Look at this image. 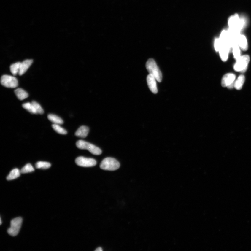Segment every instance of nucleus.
Segmentation results:
<instances>
[{
	"label": "nucleus",
	"instance_id": "obj_19",
	"mask_svg": "<svg viewBox=\"0 0 251 251\" xmlns=\"http://www.w3.org/2000/svg\"><path fill=\"white\" fill-rule=\"evenodd\" d=\"M48 119L54 124L61 125L63 124V119L57 115L53 114H49L47 116Z\"/></svg>",
	"mask_w": 251,
	"mask_h": 251
},
{
	"label": "nucleus",
	"instance_id": "obj_14",
	"mask_svg": "<svg viewBox=\"0 0 251 251\" xmlns=\"http://www.w3.org/2000/svg\"><path fill=\"white\" fill-rule=\"evenodd\" d=\"M89 129L88 127L84 126H81L77 131L75 133V135L77 137L81 138H85L88 135Z\"/></svg>",
	"mask_w": 251,
	"mask_h": 251
},
{
	"label": "nucleus",
	"instance_id": "obj_16",
	"mask_svg": "<svg viewBox=\"0 0 251 251\" xmlns=\"http://www.w3.org/2000/svg\"><path fill=\"white\" fill-rule=\"evenodd\" d=\"M245 80V77L244 75H242L239 76L236 81L235 82L234 84L235 88L238 90H240L242 88Z\"/></svg>",
	"mask_w": 251,
	"mask_h": 251
},
{
	"label": "nucleus",
	"instance_id": "obj_15",
	"mask_svg": "<svg viewBox=\"0 0 251 251\" xmlns=\"http://www.w3.org/2000/svg\"><path fill=\"white\" fill-rule=\"evenodd\" d=\"M237 42L239 47L242 50H247L248 45L247 41L245 36L244 35H240L237 39Z\"/></svg>",
	"mask_w": 251,
	"mask_h": 251
},
{
	"label": "nucleus",
	"instance_id": "obj_1",
	"mask_svg": "<svg viewBox=\"0 0 251 251\" xmlns=\"http://www.w3.org/2000/svg\"><path fill=\"white\" fill-rule=\"evenodd\" d=\"M146 67L149 74L152 75L158 82H161L162 79V74L154 60L149 59L147 62Z\"/></svg>",
	"mask_w": 251,
	"mask_h": 251
},
{
	"label": "nucleus",
	"instance_id": "obj_25",
	"mask_svg": "<svg viewBox=\"0 0 251 251\" xmlns=\"http://www.w3.org/2000/svg\"><path fill=\"white\" fill-rule=\"evenodd\" d=\"M32 103L34 107L36 110L37 111V114L41 115L43 114V109L38 103L35 101H33Z\"/></svg>",
	"mask_w": 251,
	"mask_h": 251
},
{
	"label": "nucleus",
	"instance_id": "obj_3",
	"mask_svg": "<svg viewBox=\"0 0 251 251\" xmlns=\"http://www.w3.org/2000/svg\"><path fill=\"white\" fill-rule=\"evenodd\" d=\"M76 146L79 149H87L93 155H99L102 153V151L99 147L85 141L80 140L77 141L76 143Z\"/></svg>",
	"mask_w": 251,
	"mask_h": 251
},
{
	"label": "nucleus",
	"instance_id": "obj_4",
	"mask_svg": "<svg viewBox=\"0 0 251 251\" xmlns=\"http://www.w3.org/2000/svg\"><path fill=\"white\" fill-rule=\"evenodd\" d=\"M250 61V57L248 55H244L241 56L237 59L234 66L235 71L244 72L247 68Z\"/></svg>",
	"mask_w": 251,
	"mask_h": 251
},
{
	"label": "nucleus",
	"instance_id": "obj_26",
	"mask_svg": "<svg viewBox=\"0 0 251 251\" xmlns=\"http://www.w3.org/2000/svg\"><path fill=\"white\" fill-rule=\"evenodd\" d=\"M221 45V42L220 39H216L215 41V49L216 51H219Z\"/></svg>",
	"mask_w": 251,
	"mask_h": 251
},
{
	"label": "nucleus",
	"instance_id": "obj_23",
	"mask_svg": "<svg viewBox=\"0 0 251 251\" xmlns=\"http://www.w3.org/2000/svg\"><path fill=\"white\" fill-rule=\"evenodd\" d=\"M52 127L54 130L59 134L65 135L67 134V131L65 129L61 127L59 125L53 124Z\"/></svg>",
	"mask_w": 251,
	"mask_h": 251
},
{
	"label": "nucleus",
	"instance_id": "obj_7",
	"mask_svg": "<svg viewBox=\"0 0 251 251\" xmlns=\"http://www.w3.org/2000/svg\"><path fill=\"white\" fill-rule=\"evenodd\" d=\"M1 82L3 86L9 88H15L18 85L17 78L9 75L2 76L1 77Z\"/></svg>",
	"mask_w": 251,
	"mask_h": 251
},
{
	"label": "nucleus",
	"instance_id": "obj_12",
	"mask_svg": "<svg viewBox=\"0 0 251 251\" xmlns=\"http://www.w3.org/2000/svg\"><path fill=\"white\" fill-rule=\"evenodd\" d=\"M239 47L237 40H233L232 42V47L233 54L236 60L241 57V52Z\"/></svg>",
	"mask_w": 251,
	"mask_h": 251
},
{
	"label": "nucleus",
	"instance_id": "obj_2",
	"mask_svg": "<svg viewBox=\"0 0 251 251\" xmlns=\"http://www.w3.org/2000/svg\"><path fill=\"white\" fill-rule=\"evenodd\" d=\"M120 166L118 161L111 157H107L104 159L100 165V168L103 170L110 171L116 170Z\"/></svg>",
	"mask_w": 251,
	"mask_h": 251
},
{
	"label": "nucleus",
	"instance_id": "obj_10",
	"mask_svg": "<svg viewBox=\"0 0 251 251\" xmlns=\"http://www.w3.org/2000/svg\"><path fill=\"white\" fill-rule=\"evenodd\" d=\"M231 49V47L229 43H222L221 42V45L219 52L221 59L223 61H227L229 51Z\"/></svg>",
	"mask_w": 251,
	"mask_h": 251
},
{
	"label": "nucleus",
	"instance_id": "obj_22",
	"mask_svg": "<svg viewBox=\"0 0 251 251\" xmlns=\"http://www.w3.org/2000/svg\"><path fill=\"white\" fill-rule=\"evenodd\" d=\"M51 166L50 163L47 162L39 161L37 162L35 165L37 169H49Z\"/></svg>",
	"mask_w": 251,
	"mask_h": 251
},
{
	"label": "nucleus",
	"instance_id": "obj_5",
	"mask_svg": "<svg viewBox=\"0 0 251 251\" xmlns=\"http://www.w3.org/2000/svg\"><path fill=\"white\" fill-rule=\"evenodd\" d=\"M23 219L17 217L13 219L11 222V226L7 230V232L11 236H15L18 234L22 224Z\"/></svg>",
	"mask_w": 251,
	"mask_h": 251
},
{
	"label": "nucleus",
	"instance_id": "obj_9",
	"mask_svg": "<svg viewBox=\"0 0 251 251\" xmlns=\"http://www.w3.org/2000/svg\"><path fill=\"white\" fill-rule=\"evenodd\" d=\"M236 76L234 74L228 73L223 77L221 81V85L224 87H228L231 88L234 87Z\"/></svg>",
	"mask_w": 251,
	"mask_h": 251
},
{
	"label": "nucleus",
	"instance_id": "obj_8",
	"mask_svg": "<svg viewBox=\"0 0 251 251\" xmlns=\"http://www.w3.org/2000/svg\"><path fill=\"white\" fill-rule=\"evenodd\" d=\"M75 163L79 166L83 167L94 166L97 164L96 161L94 159L79 157L75 159Z\"/></svg>",
	"mask_w": 251,
	"mask_h": 251
},
{
	"label": "nucleus",
	"instance_id": "obj_17",
	"mask_svg": "<svg viewBox=\"0 0 251 251\" xmlns=\"http://www.w3.org/2000/svg\"><path fill=\"white\" fill-rule=\"evenodd\" d=\"M16 95L19 100H23L28 97V94L23 89L18 88L15 91Z\"/></svg>",
	"mask_w": 251,
	"mask_h": 251
},
{
	"label": "nucleus",
	"instance_id": "obj_13",
	"mask_svg": "<svg viewBox=\"0 0 251 251\" xmlns=\"http://www.w3.org/2000/svg\"><path fill=\"white\" fill-rule=\"evenodd\" d=\"M33 63V60H26L21 63L20 67L19 72V74L22 75L26 72Z\"/></svg>",
	"mask_w": 251,
	"mask_h": 251
},
{
	"label": "nucleus",
	"instance_id": "obj_21",
	"mask_svg": "<svg viewBox=\"0 0 251 251\" xmlns=\"http://www.w3.org/2000/svg\"><path fill=\"white\" fill-rule=\"evenodd\" d=\"M21 63L17 62L11 65L10 69L13 75H16L19 73Z\"/></svg>",
	"mask_w": 251,
	"mask_h": 251
},
{
	"label": "nucleus",
	"instance_id": "obj_6",
	"mask_svg": "<svg viewBox=\"0 0 251 251\" xmlns=\"http://www.w3.org/2000/svg\"><path fill=\"white\" fill-rule=\"evenodd\" d=\"M244 21L240 19L238 15L231 17L229 20L228 25L230 28L240 31L244 25Z\"/></svg>",
	"mask_w": 251,
	"mask_h": 251
},
{
	"label": "nucleus",
	"instance_id": "obj_27",
	"mask_svg": "<svg viewBox=\"0 0 251 251\" xmlns=\"http://www.w3.org/2000/svg\"><path fill=\"white\" fill-rule=\"evenodd\" d=\"M96 251H102L103 250L102 248L101 247H99L97 248L96 250H95Z\"/></svg>",
	"mask_w": 251,
	"mask_h": 251
},
{
	"label": "nucleus",
	"instance_id": "obj_28",
	"mask_svg": "<svg viewBox=\"0 0 251 251\" xmlns=\"http://www.w3.org/2000/svg\"><path fill=\"white\" fill-rule=\"evenodd\" d=\"M1 223V224H2V222H1V223Z\"/></svg>",
	"mask_w": 251,
	"mask_h": 251
},
{
	"label": "nucleus",
	"instance_id": "obj_24",
	"mask_svg": "<svg viewBox=\"0 0 251 251\" xmlns=\"http://www.w3.org/2000/svg\"><path fill=\"white\" fill-rule=\"evenodd\" d=\"M34 169L31 164H28L23 167L20 170L21 173H27L33 172Z\"/></svg>",
	"mask_w": 251,
	"mask_h": 251
},
{
	"label": "nucleus",
	"instance_id": "obj_20",
	"mask_svg": "<svg viewBox=\"0 0 251 251\" xmlns=\"http://www.w3.org/2000/svg\"><path fill=\"white\" fill-rule=\"evenodd\" d=\"M23 107L24 108L29 111V112L33 113V114H37V111L32 103H26L23 104Z\"/></svg>",
	"mask_w": 251,
	"mask_h": 251
},
{
	"label": "nucleus",
	"instance_id": "obj_11",
	"mask_svg": "<svg viewBox=\"0 0 251 251\" xmlns=\"http://www.w3.org/2000/svg\"><path fill=\"white\" fill-rule=\"evenodd\" d=\"M147 81L149 88L151 92L156 94L158 92L156 79L152 75L149 74L147 77Z\"/></svg>",
	"mask_w": 251,
	"mask_h": 251
},
{
	"label": "nucleus",
	"instance_id": "obj_18",
	"mask_svg": "<svg viewBox=\"0 0 251 251\" xmlns=\"http://www.w3.org/2000/svg\"><path fill=\"white\" fill-rule=\"evenodd\" d=\"M21 173L20 170L18 169H15L12 170L9 173L8 176L7 177V180H14L20 177Z\"/></svg>",
	"mask_w": 251,
	"mask_h": 251
}]
</instances>
